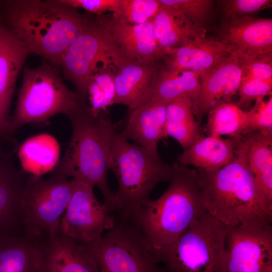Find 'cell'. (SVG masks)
Returning <instances> with one entry per match:
<instances>
[{
    "mask_svg": "<svg viewBox=\"0 0 272 272\" xmlns=\"http://www.w3.org/2000/svg\"><path fill=\"white\" fill-rule=\"evenodd\" d=\"M0 21L28 49L59 68L85 15L60 0H0Z\"/></svg>",
    "mask_w": 272,
    "mask_h": 272,
    "instance_id": "6da1fadb",
    "label": "cell"
},
{
    "mask_svg": "<svg viewBox=\"0 0 272 272\" xmlns=\"http://www.w3.org/2000/svg\"><path fill=\"white\" fill-rule=\"evenodd\" d=\"M236 141L229 163L215 171L197 170L202 208L228 227L271 224L272 211L260 196L248 167L246 139L243 135Z\"/></svg>",
    "mask_w": 272,
    "mask_h": 272,
    "instance_id": "7a4b0ae2",
    "label": "cell"
},
{
    "mask_svg": "<svg viewBox=\"0 0 272 272\" xmlns=\"http://www.w3.org/2000/svg\"><path fill=\"white\" fill-rule=\"evenodd\" d=\"M68 118L72 126L71 140L50 176L76 178L97 187L108 210L117 211L115 193L107 180L113 167L111 143L115 130L107 112L94 115L84 104Z\"/></svg>",
    "mask_w": 272,
    "mask_h": 272,
    "instance_id": "3957f363",
    "label": "cell"
},
{
    "mask_svg": "<svg viewBox=\"0 0 272 272\" xmlns=\"http://www.w3.org/2000/svg\"><path fill=\"white\" fill-rule=\"evenodd\" d=\"M172 166L167 189L129 218L154 250L173 243L205 211L198 172L177 162Z\"/></svg>",
    "mask_w": 272,
    "mask_h": 272,
    "instance_id": "277c9868",
    "label": "cell"
},
{
    "mask_svg": "<svg viewBox=\"0 0 272 272\" xmlns=\"http://www.w3.org/2000/svg\"><path fill=\"white\" fill-rule=\"evenodd\" d=\"M112 171L118 181L115 192L117 212L130 218L151 199L156 186L169 182L173 169L164 163L158 153L132 144L115 130L112 143Z\"/></svg>",
    "mask_w": 272,
    "mask_h": 272,
    "instance_id": "5b68a950",
    "label": "cell"
},
{
    "mask_svg": "<svg viewBox=\"0 0 272 272\" xmlns=\"http://www.w3.org/2000/svg\"><path fill=\"white\" fill-rule=\"evenodd\" d=\"M14 114L9 120L11 135L21 126L41 122L57 114L67 117L85 104L64 83L60 69L42 59L37 67L25 66Z\"/></svg>",
    "mask_w": 272,
    "mask_h": 272,
    "instance_id": "8992f818",
    "label": "cell"
},
{
    "mask_svg": "<svg viewBox=\"0 0 272 272\" xmlns=\"http://www.w3.org/2000/svg\"><path fill=\"white\" fill-rule=\"evenodd\" d=\"M229 227L205 211L173 243L156 256L165 272H226Z\"/></svg>",
    "mask_w": 272,
    "mask_h": 272,
    "instance_id": "52a82bcc",
    "label": "cell"
},
{
    "mask_svg": "<svg viewBox=\"0 0 272 272\" xmlns=\"http://www.w3.org/2000/svg\"><path fill=\"white\" fill-rule=\"evenodd\" d=\"M125 60L99 17L85 14L83 27L63 55L59 69L86 102L87 85L94 71L100 66L114 67Z\"/></svg>",
    "mask_w": 272,
    "mask_h": 272,
    "instance_id": "ba28073f",
    "label": "cell"
},
{
    "mask_svg": "<svg viewBox=\"0 0 272 272\" xmlns=\"http://www.w3.org/2000/svg\"><path fill=\"white\" fill-rule=\"evenodd\" d=\"M114 224L87 246L100 272H165L155 250L129 218L112 213Z\"/></svg>",
    "mask_w": 272,
    "mask_h": 272,
    "instance_id": "9c48e42d",
    "label": "cell"
},
{
    "mask_svg": "<svg viewBox=\"0 0 272 272\" xmlns=\"http://www.w3.org/2000/svg\"><path fill=\"white\" fill-rule=\"evenodd\" d=\"M77 183L71 179L50 176L28 175L22 205L25 234L39 240L60 230L61 218L74 193Z\"/></svg>",
    "mask_w": 272,
    "mask_h": 272,
    "instance_id": "30bf717a",
    "label": "cell"
},
{
    "mask_svg": "<svg viewBox=\"0 0 272 272\" xmlns=\"http://www.w3.org/2000/svg\"><path fill=\"white\" fill-rule=\"evenodd\" d=\"M76 179L74 193L60 219V230L70 238L91 245L113 226L114 217L98 201L92 185Z\"/></svg>",
    "mask_w": 272,
    "mask_h": 272,
    "instance_id": "8fae6325",
    "label": "cell"
},
{
    "mask_svg": "<svg viewBox=\"0 0 272 272\" xmlns=\"http://www.w3.org/2000/svg\"><path fill=\"white\" fill-rule=\"evenodd\" d=\"M272 262V226L229 227L226 240V272H262Z\"/></svg>",
    "mask_w": 272,
    "mask_h": 272,
    "instance_id": "7c38bea8",
    "label": "cell"
},
{
    "mask_svg": "<svg viewBox=\"0 0 272 272\" xmlns=\"http://www.w3.org/2000/svg\"><path fill=\"white\" fill-rule=\"evenodd\" d=\"M27 176L0 148V239L25 235L22 199Z\"/></svg>",
    "mask_w": 272,
    "mask_h": 272,
    "instance_id": "4fadbf2b",
    "label": "cell"
},
{
    "mask_svg": "<svg viewBox=\"0 0 272 272\" xmlns=\"http://www.w3.org/2000/svg\"><path fill=\"white\" fill-rule=\"evenodd\" d=\"M200 77L199 93L192 102L194 114L198 121L215 107L231 102L237 94L242 77L240 59L232 54Z\"/></svg>",
    "mask_w": 272,
    "mask_h": 272,
    "instance_id": "5bb4252c",
    "label": "cell"
},
{
    "mask_svg": "<svg viewBox=\"0 0 272 272\" xmlns=\"http://www.w3.org/2000/svg\"><path fill=\"white\" fill-rule=\"evenodd\" d=\"M217 38L239 58L272 53V19L246 16L224 21Z\"/></svg>",
    "mask_w": 272,
    "mask_h": 272,
    "instance_id": "9a60e30c",
    "label": "cell"
},
{
    "mask_svg": "<svg viewBox=\"0 0 272 272\" xmlns=\"http://www.w3.org/2000/svg\"><path fill=\"white\" fill-rule=\"evenodd\" d=\"M31 54L0 21V140L10 136L9 111L18 75Z\"/></svg>",
    "mask_w": 272,
    "mask_h": 272,
    "instance_id": "2e32d148",
    "label": "cell"
},
{
    "mask_svg": "<svg viewBox=\"0 0 272 272\" xmlns=\"http://www.w3.org/2000/svg\"><path fill=\"white\" fill-rule=\"evenodd\" d=\"M39 245L41 272H100L88 247L60 230L39 241Z\"/></svg>",
    "mask_w": 272,
    "mask_h": 272,
    "instance_id": "e0dca14e",
    "label": "cell"
},
{
    "mask_svg": "<svg viewBox=\"0 0 272 272\" xmlns=\"http://www.w3.org/2000/svg\"><path fill=\"white\" fill-rule=\"evenodd\" d=\"M168 104L151 99L128 109L125 118L120 122V130L117 131L126 140H131L150 151L158 153V143L166 137L165 121Z\"/></svg>",
    "mask_w": 272,
    "mask_h": 272,
    "instance_id": "ac0fdd59",
    "label": "cell"
},
{
    "mask_svg": "<svg viewBox=\"0 0 272 272\" xmlns=\"http://www.w3.org/2000/svg\"><path fill=\"white\" fill-rule=\"evenodd\" d=\"M231 49L217 38H196L188 44L166 51L161 65L169 69L204 74L232 54Z\"/></svg>",
    "mask_w": 272,
    "mask_h": 272,
    "instance_id": "d6986e66",
    "label": "cell"
},
{
    "mask_svg": "<svg viewBox=\"0 0 272 272\" xmlns=\"http://www.w3.org/2000/svg\"><path fill=\"white\" fill-rule=\"evenodd\" d=\"M109 30L122 55L131 61H160L151 20L139 25L123 23L112 15L98 16Z\"/></svg>",
    "mask_w": 272,
    "mask_h": 272,
    "instance_id": "ffe728a7",
    "label": "cell"
},
{
    "mask_svg": "<svg viewBox=\"0 0 272 272\" xmlns=\"http://www.w3.org/2000/svg\"><path fill=\"white\" fill-rule=\"evenodd\" d=\"M151 21L161 59L166 51L206 36L207 29L194 25L182 12L162 5Z\"/></svg>",
    "mask_w": 272,
    "mask_h": 272,
    "instance_id": "44dd1931",
    "label": "cell"
},
{
    "mask_svg": "<svg viewBox=\"0 0 272 272\" xmlns=\"http://www.w3.org/2000/svg\"><path fill=\"white\" fill-rule=\"evenodd\" d=\"M160 64V61L126 60L114 66V104L124 105L128 109L136 107L150 86Z\"/></svg>",
    "mask_w": 272,
    "mask_h": 272,
    "instance_id": "7402d4cb",
    "label": "cell"
},
{
    "mask_svg": "<svg viewBox=\"0 0 272 272\" xmlns=\"http://www.w3.org/2000/svg\"><path fill=\"white\" fill-rule=\"evenodd\" d=\"M236 138L201 135L177 157L178 163L187 167L192 165L196 170L207 172L217 171L233 159Z\"/></svg>",
    "mask_w": 272,
    "mask_h": 272,
    "instance_id": "603a6c76",
    "label": "cell"
},
{
    "mask_svg": "<svg viewBox=\"0 0 272 272\" xmlns=\"http://www.w3.org/2000/svg\"><path fill=\"white\" fill-rule=\"evenodd\" d=\"M200 86V77L198 73L169 69L160 64L150 86L137 106L151 99L169 103L185 97L193 102L199 93Z\"/></svg>",
    "mask_w": 272,
    "mask_h": 272,
    "instance_id": "cb8c5ba5",
    "label": "cell"
},
{
    "mask_svg": "<svg viewBox=\"0 0 272 272\" xmlns=\"http://www.w3.org/2000/svg\"><path fill=\"white\" fill-rule=\"evenodd\" d=\"M247 159L257 190L272 211V132L255 131L244 135Z\"/></svg>",
    "mask_w": 272,
    "mask_h": 272,
    "instance_id": "d4e9b609",
    "label": "cell"
},
{
    "mask_svg": "<svg viewBox=\"0 0 272 272\" xmlns=\"http://www.w3.org/2000/svg\"><path fill=\"white\" fill-rule=\"evenodd\" d=\"M0 272H41L39 241L25 235L1 238Z\"/></svg>",
    "mask_w": 272,
    "mask_h": 272,
    "instance_id": "484cf974",
    "label": "cell"
},
{
    "mask_svg": "<svg viewBox=\"0 0 272 272\" xmlns=\"http://www.w3.org/2000/svg\"><path fill=\"white\" fill-rule=\"evenodd\" d=\"M59 153L56 140L51 135L41 134L26 140L20 148L18 156L24 171L41 176L56 166Z\"/></svg>",
    "mask_w": 272,
    "mask_h": 272,
    "instance_id": "4316f807",
    "label": "cell"
},
{
    "mask_svg": "<svg viewBox=\"0 0 272 272\" xmlns=\"http://www.w3.org/2000/svg\"><path fill=\"white\" fill-rule=\"evenodd\" d=\"M165 132L166 137L173 138L183 149L188 148L201 135L191 99L181 97L168 104Z\"/></svg>",
    "mask_w": 272,
    "mask_h": 272,
    "instance_id": "83f0119b",
    "label": "cell"
},
{
    "mask_svg": "<svg viewBox=\"0 0 272 272\" xmlns=\"http://www.w3.org/2000/svg\"><path fill=\"white\" fill-rule=\"evenodd\" d=\"M206 125L209 135L237 138L246 134L247 111L232 102L220 105L210 110Z\"/></svg>",
    "mask_w": 272,
    "mask_h": 272,
    "instance_id": "f1b7e54d",
    "label": "cell"
},
{
    "mask_svg": "<svg viewBox=\"0 0 272 272\" xmlns=\"http://www.w3.org/2000/svg\"><path fill=\"white\" fill-rule=\"evenodd\" d=\"M113 67H99L89 79L85 100L88 109L94 115L106 111L109 106L114 104Z\"/></svg>",
    "mask_w": 272,
    "mask_h": 272,
    "instance_id": "f546056e",
    "label": "cell"
},
{
    "mask_svg": "<svg viewBox=\"0 0 272 272\" xmlns=\"http://www.w3.org/2000/svg\"><path fill=\"white\" fill-rule=\"evenodd\" d=\"M159 0H119L112 16L128 25H139L151 20L161 8Z\"/></svg>",
    "mask_w": 272,
    "mask_h": 272,
    "instance_id": "4dcf8cb0",
    "label": "cell"
},
{
    "mask_svg": "<svg viewBox=\"0 0 272 272\" xmlns=\"http://www.w3.org/2000/svg\"><path fill=\"white\" fill-rule=\"evenodd\" d=\"M164 6L182 12L194 25L206 29L211 23L215 3L213 0H159Z\"/></svg>",
    "mask_w": 272,
    "mask_h": 272,
    "instance_id": "1f68e13d",
    "label": "cell"
},
{
    "mask_svg": "<svg viewBox=\"0 0 272 272\" xmlns=\"http://www.w3.org/2000/svg\"><path fill=\"white\" fill-rule=\"evenodd\" d=\"M216 2L224 21L254 16L272 7L271 0H220Z\"/></svg>",
    "mask_w": 272,
    "mask_h": 272,
    "instance_id": "d6a6232c",
    "label": "cell"
},
{
    "mask_svg": "<svg viewBox=\"0 0 272 272\" xmlns=\"http://www.w3.org/2000/svg\"><path fill=\"white\" fill-rule=\"evenodd\" d=\"M237 94L239 99L236 104L248 111L252 102L271 96L272 82L242 78Z\"/></svg>",
    "mask_w": 272,
    "mask_h": 272,
    "instance_id": "836d02e7",
    "label": "cell"
},
{
    "mask_svg": "<svg viewBox=\"0 0 272 272\" xmlns=\"http://www.w3.org/2000/svg\"><path fill=\"white\" fill-rule=\"evenodd\" d=\"M239 58L242 78L272 82V53Z\"/></svg>",
    "mask_w": 272,
    "mask_h": 272,
    "instance_id": "e575fe53",
    "label": "cell"
},
{
    "mask_svg": "<svg viewBox=\"0 0 272 272\" xmlns=\"http://www.w3.org/2000/svg\"><path fill=\"white\" fill-rule=\"evenodd\" d=\"M247 111L248 124L246 134L255 132H272V96L267 100L259 99Z\"/></svg>",
    "mask_w": 272,
    "mask_h": 272,
    "instance_id": "d590c367",
    "label": "cell"
},
{
    "mask_svg": "<svg viewBox=\"0 0 272 272\" xmlns=\"http://www.w3.org/2000/svg\"><path fill=\"white\" fill-rule=\"evenodd\" d=\"M63 4L75 9H82L96 16L115 11L119 0H60Z\"/></svg>",
    "mask_w": 272,
    "mask_h": 272,
    "instance_id": "8d00e7d4",
    "label": "cell"
},
{
    "mask_svg": "<svg viewBox=\"0 0 272 272\" xmlns=\"http://www.w3.org/2000/svg\"><path fill=\"white\" fill-rule=\"evenodd\" d=\"M262 272H272V262L269 263Z\"/></svg>",
    "mask_w": 272,
    "mask_h": 272,
    "instance_id": "74e56055",
    "label": "cell"
}]
</instances>
